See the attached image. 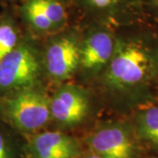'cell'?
Here are the masks:
<instances>
[{
	"label": "cell",
	"instance_id": "1",
	"mask_svg": "<svg viewBox=\"0 0 158 158\" xmlns=\"http://www.w3.org/2000/svg\"><path fill=\"white\" fill-rule=\"evenodd\" d=\"M149 35H134L115 42L107 64L106 81L132 102L144 101L158 81V40Z\"/></svg>",
	"mask_w": 158,
	"mask_h": 158
},
{
	"label": "cell",
	"instance_id": "2",
	"mask_svg": "<svg viewBox=\"0 0 158 158\" xmlns=\"http://www.w3.org/2000/svg\"><path fill=\"white\" fill-rule=\"evenodd\" d=\"M50 118V98L36 86L0 96V120L17 133L34 134Z\"/></svg>",
	"mask_w": 158,
	"mask_h": 158
},
{
	"label": "cell",
	"instance_id": "3",
	"mask_svg": "<svg viewBox=\"0 0 158 158\" xmlns=\"http://www.w3.org/2000/svg\"><path fill=\"white\" fill-rule=\"evenodd\" d=\"M40 75L37 51L21 40L17 48L0 61V96L36 86Z\"/></svg>",
	"mask_w": 158,
	"mask_h": 158
},
{
	"label": "cell",
	"instance_id": "4",
	"mask_svg": "<svg viewBox=\"0 0 158 158\" xmlns=\"http://www.w3.org/2000/svg\"><path fill=\"white\" fill-rule=\"evenodd\" d=\"M73 34L57 37L48 45L45 66L52 78L62 81L69 78L80 66L81 45Z\"/></svg>",
	"mask_w": 158,
	"mask_h": 158
},
{
	"label": "cell",
	"instance_id": "5",
	"mask_svg": "<svg viewBox=\"0 0 158 158\" xmlns=\"http://www.w3.org/2000/svg\"><path fill=\"white\" fill-rule=\"evenodd\" d=\"M89 109L90 100L87 92L77 85H63L50 98L51 117L66 127L81 123Z\"/></svg>",
	"mask_w": 158,
	"mask_h": 158
},
{
	"label": "cell",
	"instance_id": "6",
	"mask_svg": "<svg viewBox=\"0 0 158 158\" xmlns=\"http://www.w3.org/2000/svg\"><path fill=\"white\" fill-rule=\"evenodd\" d=\"M93 154L101 158H134L135 148L129 130L120 124L103 127L87 138Z\"/></svg>",
	"mask_w": 158,
	"mask_h": 158
},
{
	"label": "cell",
	"instance_id": "7",
	"mask_svg": "<svg viewBox=\"0 0 158 158\" xmlns=\"http://www.w3.org/2000/svg\"><path fill=\"white\" fill-rule=\"evenodd\" d=\"M26 151L30 158H76L79 148L77 141L63 133L43 132L29 140Z\"/></svg>",
	"mask_w": 158,
	"mask_h": 158
},
{
	"label": "cell",
	"instance_id": "8",
	"mask_svg": "<svg viewBox=\"0 0 158 158\" xmlns=\"http://www.w3.org/2000/svg\"><path fill=\"white\" fill-rule=\"evenodd\" d=\"M116 40L104 28L91 31L81 46L80 66L87 71H98L107 66L113 56Z\"/></svg>",
	"mask_w": 158,
	"mask_h": 158
},
{
	"label": "cell",
	"instance_id": "9",
	"mask_svg": "<svg viewBox=\"0 0 158 158\" xmlns=\"http://www.w3.org/2000/svg\"><path fill=\"white\" fill-rule=\"evenodd\" d=\"M90 12L103 17L133 20L144 13L141 0H78Z\"/></svg>",
	"mask_w": 158,
	"mask_h": 158
},
{
	"label": "cell",
	"instance_id": "10",
	"mask_svg": "<svg viewBox=\"0 0 158 158\" xmlns=\"http://www.w3.org/2000/svg\"><path fill=\"white\" fill-rule=\"evenodd\" d=\"M20 41L15 19L10 11H5L0 15V61L14 50Z\"/></svg>",
	"mask_w": 158,
	"mask_h": 158
},
{
	"label": "cell",
	"instance_id": "11",
	"mask_svg": "<svg viewBox=\"0 0 158 158\" xmlns=\"http://www.w3.org/2000/svg\"><path fill=\"white\" fill-rule=\"evenodd\" d=\"M136 131L142 140L158 148V106H152L138 113Z\"/></svg>",
	"mask_w": 158,
	"mask_h": 158
},
{
	"label": "cell",
	"instance_id": "12",
	"mask_svg": "<svg viewBox=\"0 0 158 158\" xmlns=\"http://www.w3.org/2000/svg\"><path fill=\"white\" fill-rule=\"evenodd\" d=\"M56 28L63 26L68 19L64 3L60 0H34Z\"/></svg>",
	"mask_w": 158,
	"mask_h": 158
},
{
	"label": "cell",
	"instance_id": "13",
	"mask_svg": "<svg viewBox=\"0 0 158 158\" xmlns=\"http://www.w3.org/2000/svg\"><path fill=\"white\" fill-rule=\"evenodd\" d=\"M5 127L0 120V158H18L17 147Z\"/></svg>",
	"mask_w": 158,
	"mask_h": 158
},
{
	"label": "cell",
	"instance_id": "14",
	"mask_svg": "<svg viewBox=\"0 0 158 158\" xmlns=\"http://www.w3.org/2000/svg\"><path fill=\"white\" fill-rule=\"evenodd\" d=\"M144 12H148L149 15L158 19V0H152L143 5Z\"/></svg>",
	"mask_w": 158,
	"mask_h": 158
},
{
	"label": "cell",
	"instance_id": "15",
	"mask_svg": "<svg viewBox=\"0 0 158 158\" xmlns=\"http://www.w3.org/2000/svg\"><path fill=\"white\" fill-rule=\"evenodd\" d=\"M85 158H101V157H99L98 156H97V155H95V154H91V155H90V156H87Z\"/></svg>",
	"mask_w": 158,
	"mask_h": 158
},
{
	"label": "cell",
	"instance_id": "16",
	"mask_svg": "<svg viewBox=\"0 0 158 158\" xmlns=\"http://www.w3.org/2000/svg\"><path fill=\"white\" fill-rule=\"evenodd\" d=\"M2 2H7V3H11V2H21L22 0H0Z\"/></svg>",
	"mask_w": 158,
	"mask_h": 158
},
{
	"label": "cell",
	"instance_id": "17",
	"mask_svg": "<svg viewBox=\"0 0 158 158\" xmlns=\"http://www.w3.org/2000/svg\"><path fill=\"white\" fill-rule=\"evenodd\" d=\"M141 3H142V4L144 5L145 3H147V2H149V1H152V0H141Z\"/></svg>",
	"mask_w": 158,
	"mask_h": 158
},
{
	"label": "cell",
	"instance_id": "18",
	"mask_svg": "<svg viewBox=\"0 0 158 158\" xmlns=\"http://www.w3.org/2000/svg\"><path fill=\"white\" fill-rule=\"evenodd\" d=\"M60 1H61V2H62V3H64V4H65V2H66V1H68V0H60Z\"/></svg>",
	"mask_w": 158,
	"mask_h": 158
}]
</instances>
